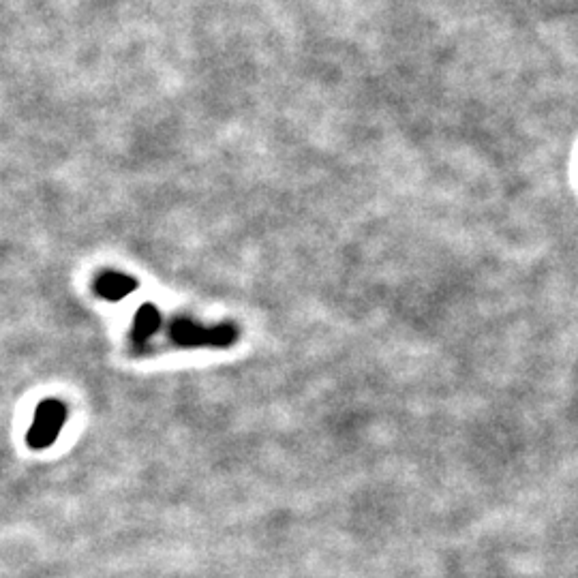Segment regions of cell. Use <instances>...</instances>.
<instances>
[{"label":"cell","mask_w":578,"mask_h":578,"mask_svg":"<svg viewBox=\"0 0 578 578\" xmlns=\"http://www.w3.org/2000/svg\"><path fill=\"white\" fill-rule=\"evenodd\" d=\"M170 337L178 347H230L238 341V328L234 324L208 328L182 315L170 324Z\"/></svg>","instance_id":"cell-1"},{"label":"cell","mask_w":578,"mask_h":578,"mask_svg":"<svg viewBox=\"0 0 578 578\" xmlns=\"http://www.w3.org/2000/svg\"><path fill=\"white\" fill-rule=\"evenodd\" d=\"M65 422H67L65 403H60L56 399H48V401L39 403L33 424H30V429L26 433L28 446L33 450L50 448L58 439L60 431H63Z\"/></svg>","instance_id":"cell-2"},{"label":"cell","mask_w":578,"mask_h":578,"mask_svg":"<svg viewBox=\"0 0 578 578\" xmlns=\"http://www.w3.org/2000/svg\"><path fill=\"white\" fill-rule=\"evenodd\" d=\"M161 328V313L155 307V304H142L135 313L133 319V341L135 343H146L148 339H152L157 334V330Z\"/></svg>","instance_id":"cell-4"},{"label":"cell","mask_w":578,"mask_h":578,"mask_svg":"<svg viewBox=\"0 0 578 578\" xmlns=\"http://www.w3.org/2000/svg\"><path fill=\"white\" fill-rule=\"evenodd\" d=\"M138 289V281L125 275V272H103L95 281V292L108 302H120L123 298L131 296Z\"/></svg>","instance_id":"cell-3"}]
</instances>
